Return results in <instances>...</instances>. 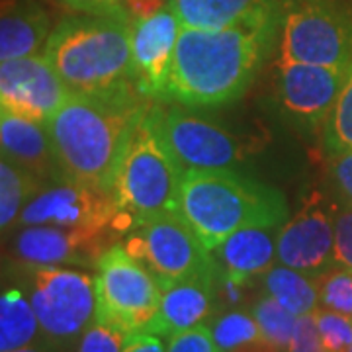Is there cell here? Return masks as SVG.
<instances>
[{
  "label": "cell",
  "mask_w": 352,
  "mask_h": 352,
  "mask_svg": "<svg viewBox=\"0 0 352 352\" xmlns=\"http://www.w3.org/2000/svg\"><path fill=\"white\" fill-rule=\"evenodd\" d=\"M126 340L127 333L122 329L94 319L80 337L78 352H124Z\"/></svg>",
  "instance_id": "30"
},
{
  "label": "cell",
  "mask_w": 352,
  "mask_h": 352,
  "mask_svg": "<svg viewBox=\"0 0 352 352\" xmlns=\"http://www.w3.org/2000/svg\"><path fill=\"white\" fill-rule=\"evenodd\" d=\"M280 28H182L166 100L184 108H219L245 94Z\"/></svg>",
  "instance_id": "2"
},
{
  "label": "cell",
  "mask_w": 352,
  "mask_h": 352,
  "mask_svg": "<svg viewBox=\"0 0 352 352\" xmlns=\"http://www.w3.org/2000/svg\"><path fill=\"white\" fill-rule=\"evenodd\" d=\"M182 28H280L284 0H168Z\"/></svg>",
  "instance_id": "17"
},
{
  "label": "cell",
  "mask_w": 352,
  "mask_h": 352,
  "mask_svg": "<svg viewBox=\"0 0 352 352\" xmlns=\"http://www.w3.org/2000/svg\"><path fill=\"white\" fill-rule=\"evenodd\" d=\"M278 98L282 108L307 129L325 127L349 69L278 59Z\"/></svg>",
  "instance_id": "14"
},
{
  "label": "cell",
  "mask_w": 352,
  "mask_h": 352,
  "mask_svg": "<svg viewBox=\"0 0 352 352\" xmlns=\"http://www.w3.org/2000/svg\"><path fill=\"white\" fill-rule=\"evenodd\" d=\"M151 124L164 147L184 170L233 168L249 153L256 151L254 143H247L226 127L188 112L182 106L166 110L153 108Z\"/></svg>",
  "instance_id": "10"
},
{
  "label": "cell",
  "mask_w": 352,
  "mask_h": 352,
  "mask_svg": "<svg viewBox=\"0 0 352 352\" xmlns=\"http://www.w3.org/2000/svg\"><path fill=\"white\" fill-rule=\"evenodd\" d=\"M110 227H24L14 243L20 261L32 266L57 264H94L110 247Z\"/></svg>",
  "instance_id": "16"
},
{
  "label": "cell",
  "mask_w": 352,
  "mask_h": 352,
  "mask_svg": "<svg viewBox=\"0 0 352 352\" xmlns=\"http://www.w3.org/2000/svg\"><path fill=\"white\" fill-rule=\"evenodd\" d=\"M319 307L352 317V272L346 268H329L317 274Z\"/></svg>",
  "instance_id": "28"
},
{
  "label": "cell",
  "mask_w": 352,
  "mask_h": 352,
  "mask_svg": "<svg viewBox=\"0 0 352 352\" xmlns=\"http://www.w3.org/2000/svg\"><path fill=\"white\" fill-rule=\"evenodd\" d=\"M166 352H221V349L215 342L212 329L198 325L170 335L166 340Z\"/></svg>",
  "instance_id": "32"
},
{
  "label": "cell",
  "mask_w": 352,
  "mask_h": 352,
  "mask_svg": "<svg viewBox=\"0 0 352 352\" xmlns=\"http://www.w3.org/2000/svg\"><path fill=\"white\" fill-rule=\"evenodd\" d=\"M286 352H327L323 342H321L319 331H317L315 311L298 317L296 331H294V337L289 340V346Z\"/></svg>",
  "instance_id": "33"
},
{
  "label": "cell",
  "mask_w": 352,
  "mask_h": 352,
  "mask_svg": "<svg viewBox=\"0 0 352 352\" xmlns=\"http://www.w3.org/2000/svg\"><path fill=\"white\" fill-rule=\"evenodd\" d=\"M28 298L41 335L53 342H73L96 319V282L78 270L34 266Z\"/></svg>",
  "instance_id": "9"
},
{
  "label": "cell",
  "mask_w": 352,
  "mask_h": 352,
  "mask_svg": "<svg viewBox=\"0 0 352 352\" xmlns=\"http://www.w3.org/2000/svg\"><path fill=\"white\" fill-rule=\"evenodd\" d=\"M50 36V16L36 0H2V14H0L2 61L39 55Z\"/></svg>",
  "instance_id": "21"
},
{
  "label": "cell",
  "mask_w": 352,
  "mask_h": 352,
  "mask_svg": "<svg viewBox=\"0 0 352 352\" xmlns=\"http://www.w3.org/2000/svg\"><path fill=\"white\" fill-rule=\"evenodd\" d=\"M335 263L352 272V201L335 206Z\"/></svg>",
  "instance_id": "31"
},
{
  "label": "cell",
  "mask_w": 352,
  "mask_h": 352,
  "mask_svg": "<svg viewBox=\"0 0 352 352\" xmlns=\"http://www.w3.org/2000/svg\"><path fill=\"white\" fill-rule=\"evenodd\" d=\"M233 352H282L280 349H276L272 342H268L266 339L261 340H254V342H249V344H245V346H241L237 351Z\"/></svg>",
  "instance_id": "38"
},
{
  "label": "cell",
  "mask_w": 352,
  "mask_h": 352,
  "mask_svg": "<svg viewBox=\"0 0 352 352\" xmlns=\"http://www.w3.org/2000/svg\"><path fill=\"white\" fill-rule=\"evenodd\" d=\"M331 173L335 176L340 192L352 201V151L339 153L331 157Z\"/></svg>",
  "instance_id": "35"
},
{
  "label": "cell",
  "mask_w": 352,
  "mask_h": 352,
  "mask_svg": "<svg viewBox=\"0 0 352 352\" xmlns=\"http://www.w3.org/2000/svg\"><path fill=\"white\" fill-rule=\"evenodd\" d=\"M215 280L217 268L210 276L192 278L166 286L163 289L159 314L151 323L149 333L168 339L180 331L204 325V321H208L210 315L214 314Z\"/></svg>",
  "instance_id": "19"
},
{
  "label": "cell",
  "mask_w": 352,
  "mask_h": 352,
  "mask_svg": "<svg viewBox=\"0 0 352 352\" xmlns=\"http://www.w3.org/2000/svg\"><path fill=\"white\" fill-rule=\"evenodd\" d=\"M69 94L43 53L0 63V112L47 126Z\"/></svg>",
  "instance_id": "11"
},
{
  "label": "cell",
  "mask_w": 352,
  "mask_h": 352,
  "mask_svg": "<svg viewBox=\"0 0 352 352\" xmlns=\"http://www.w3.org/2000/svg\"><path fill=\"white\" fill-rule=\"evenodd\" d=\"M315 323L327 352H346L352 344V317L317 307Z\"/></svg>",
  "instance_id": "29"
},
{
  "label": "cell",
  "mask_w": 352,
  "mask_h": 352,
  "mask_svg": "<svg viewBox=\"0 0 352 352\" xmlns=\"http://www.w3.org/2000/svg\"><path fill=\"white\" fill-rule=\"evenodd\" d=\"M182 25L168 8L131 24V61L135 87L147 100H166L175 51Z\"/></svg>",
  "instance_id": "15"
},
{
  "label": "cell",
  "mask_w": 352,
  "mask_h": 352,
  "mask_svg": "<svg viewBox=\"0 0 352 352\" xmlns=\"http://www.w3.org/2000/svg\"><path fill=\"white\" fill-rule=\"evenodd\" d=\"M96 319L124 333L149 331L163 298L157 278L126 247L113 245L96 263Z\"/></svg>",
  "instance_id": "7"
},
{
  "label": "cell",
  "mask_w": 352,
  "mask_h": 352,
  "mask_svg": "<svg viewBox=\"0 0 352 352\" xmlns=\"http://www.w3.org/2000/svg\"><path fill=\"white\" fill-rule=\"evenodd\" d=\"M251 314L263 331L264 339L272 342L282 352L288 351L289 340H292L294 331H296L298 317L289 314L284 305H280L270 296H263L261 300L252 303Z\"/></svg>",
  "instance_id": "26"
},
{
  "label": "cell",
  "mask_w": 352,
  "mask_h": 352,
  "mask_svg": "<svg viewBox=\"0 0 352 352\" xmlns=\"http://www.w3.org/2000/svg\"><path fill=\"white\" fill-rule=\"evenodd\" d=\"M278 38L282 61L349 69L352 6L344 0H284Z\"/></svg>",
  "instance_id": "6"
},
{
  "label": "cell",
  "mask_w": 352,
  "mask_h": 352,
  "mask_svg": "<svg viewBox=\"0 0 352 352\" xmlns=\"http://www.w3.org/2000/svg\"><path fill=\"white\" fill-rule=\"evenodd\" d=\"M346 352H352V344H351V349H349V351H346Z\"/></svg>",
  "instance_id": "40"
},
{
  "label": "cell",
  "mask_w": 352,
  "mask_h": 352,
  "mask_svg": "<svg viewBox=\"0 0 352 352\" xmlns=\"http://www.w3.org/2000/svg\"><path fill=\"white\" fill-rule=\"evenodd\" d=\"M282 226L258 223L235 231L214 251L217 268L243 284L264 276L278 263V237Z\"/></svg>",
  "instance_id": "18"
},
{
  "label": "cell",
  "mask_w": 352,
  "mask_h": 352,
  "mask_svg": "<svg viewBox=\"0 0 352 352\" xmlns=\"http://www.w3.org/2000/svg\"><path fill=\"white\" fill-rule=\"evenodd\" d=\"M264 292L296 317L314 314L319 307L317 280L302 270L276 264L264 274Z\"/></svg>",
  "instance_id": "22"
},
{
  "label": "cell",
  "mask_w": 352,
  "mask_h": 352,
  "mask_svg": "<svg viewBox=\"0 0 352 352\" xmlns=\"http://www.w3.org/2000/svg\"><path fill=\"white\" fill-rule=\"evenodd\" d=\"M210 329L221 352H233L249 342L264 339L263 331L254 321L252 314H245V311H227L219 315L217 319H214Z\"/></svg>",
  "instance_id": "27"
},
{
  "label": "cell",
  "mask_w": 352,
  "mask_h": 352,
  "mask_svg": "<svg viewBox=\"0 0 352 352\" xmlns=\"http://www.w3.org/2000/svg\"><path fill=\"white\" fill-rule=\"evenodd\" d=\"M323 143L331 157L352 151V61L346 71L344 85L340 88L339 98L323 127Z\"/></svg>",
  "instance_id": "25"
},
{
  "label": "cell",
  "mask_w": 352,
  "mask_h": 352,
  "mask_svg": "<svg viewBox=\"0 0 352 352\" xmlns=\"http://www.w3.org/2000/svg\"><path fill=\"white\" fill-rule=\"evenodd\" d=\"M65 6L78 14H110L120 10L116 0H63Z\"/></svg>",
  "instance_id": "37"
},
{
  "label": "cell",
  "mask_w": 352,
  "mask_h": 352,
  "mask_svg": "<svg viewBox=\"0 0 352 352\" xmlns=\"http://www.w3.org/2000/svg\"><path fill=\"white\" fill-rule=\"evenodd\" d=\"M43 55L71 92L90 96L139 92L131 61V24L122 10L67 16L51 30Z\"/></svg>",
  "instance_id": "3"
},
{
  "label": "cell",
  "mask_w": 352,
  "mask_h": 352,
  "mask_svg": "<svg viewBox=\"0 0 352 352\" xmlns=\"http://www.w3.org/2000/svg\"><path fill=\"white\" fill-rule=\"evenodd\" d=\"M39 333L41 327L30 298L16 288L4 289L0 298V352L32 346Z\"/></svg>",
  "instance_id": "23"
},
{
  "label": "cell",
  "mask_w": 352,
  "mask_h": 352,
  "mask_svg": "<svg viewBox=\"0 0 352 352\" xmlns=\"http://www.w3.org/2000/svg\"><path fill=\"white\" fill-rule=\"evenodd\" d=\"M124 352H166V349H164L163 340L159 339V335L141 331V333L127 335Z\"/></svg>",
  "instance_id": "36"
},
{
  "label": "cell",
  "mask_w": 352,
  "mask_h": 352,
  "mask_svg": "<svg viewBox=\"0 0 352 352\" xmlns=\"http://www.w3.org/2000/svg\"><path fill=\"white\" fill-rule=\"evenodd\" d=\"M168 0H122L120 2V10L124 12L129 24L151 18L157 12H161L164 8H168Z\"/></svg>",
  "instance_id": "34"
},
{
  "label": "cell",
  "mask_w": 352,
  "mask_h": 352,
  "mask_svg": "<svg viewBox=\"0 0 352 352\" xmlns=\"http://www.w3.org/2000/svg\"><path fill=\"white\" fill-rule=\"evenodd\" d=\"M116 2H118V4H120V2H122V0H116Z\"/></svg>",
  "instance_id": "41"
},
{
  "label": "cell",
  "mask_w": 352,
  "mask_h": 352,
  "mask_svg": "<svg viewBox=\"0 0 352 352\" xmlns=\"http://www.w3.org/2000/svg\"><path fill=\"white\" fill-rule=\"evenodd\" d=\"M0 145L4 159L20 164L41 180L61 176L47 126L10 112H0Z\"/></svg>",
  "instance_id": "20"
},
{
  "label": "cell",
  "mask_w": 352,
  "mask_h": 352,
  "mask_svg": "<svg viewBox=\"0 0 352 352\" xmlns=\"http://www.w3.org/2000/svg\"><path fill=\"white\" fill-rule=\"evenodd\" d=\"M120 215L113 192L63 178L55 186L41 188L20 215L22 227H112Z\"/></svg>",
  "instance_id": "12"
},
{
  "label": "cell",
  "mask_w": 352,
  "mask_h": 352,
  "mask_svg": "<svg viewBox=\"0 0 352 352\" xmlns=\"http://www.w3.org/2000/svg\"><path fill=\"white\" fill-rule=\"evenodd\" d=\"M180 214L214 252L235 231L258 223H286L282 192L231 168L186 170Z\"/></svg>",
  "instance_id": "4"
},
{
  "label": "cell",
  "mask_w": 352,
  "mask_h": 352,
  "mask_svg": "<svg viewBox=\"0 0 352 352\" xmlns=\"http://www.w3.org/2000/svg\"><path fill=\"white\" fill-rule=\"evenodd\" d=\"M151 108L153 102L139 92H71L47 124L61 178L112 192L122 161Z\"/></svg>",
  "instance_id": "1"
},
{
  "label": "cell",
  "mask_w": 352,
  "mask_h": 352,
  "mask_svg": "<svg viewBox=\"0 0 352 352\" xmlns=\"http://www.w3.org/2000/svg\"><path fill=\"white\" fill-rule=\"evenodd\" d=\"M41 192V178L2 157L0 163V227L6 233L24 208Z\"/></svg>",
  "instance_id": "24"
},
{
  "label": "cell",
  "mask_w": 352,
  "mask_h": 352,
  "mask_svg": "<svg viewBox=\"0 0 352 352\" xmlns=\"http://www.w3.org/2000/svg\"><path fill=\"white\" fill-rule=\"evenodd\" d=\"M10 352H45L43 349H39L36 344H32V346H24V349H18V351H10Z\"/></svg>",
  "instance_id": "39"
},
{
  "label": "cell",
  "mask_w": 352,
  "mask_h": 352,
  "mask_svg": "<svg viewBox=\"0 0 352 352\" xmlns=\"http://www.w3.org/2000/svg\"><path fill=\"white\" fill-rule=\"evenodd\" d=\"M335 206L314 194L280 229L278 264L317 276L335 266Z\"/></svg>",
  "instance_id": "13"
},
{
  "label": "cell",
  "mask_w": 352,
  "mask_h": 352,
  "mask_svg": "<svg viewBox=\"0 0 352 352\" xmlns=\"http://www.w3.org/2000/svg\"><path fill=\"white\" fill-rule=\"evenodd\" d=\"M124 247L145 264L163 289L176 282L210 276L217 268L214 252L201 243L182 214L141 223Z\"/></svg>",
  "instance_id": "8"
},
{
  "label": "cell",
  "mask_w": 352,
  "mask_h": 352,
  "mask_svg": "<svg viewBox=\"0 0 352 352\" xmlns=\"http://www.w3.org/2000/svg\"><path fill=\"white\" fill-rule=\"evenodd\" d=\"M184 173V166L153 129L149 112L131 141L113 182V198L120 208L113 229L139 227L164 215L180 214Z\"/></svg>",
  "instance_id": "5"
}]
</instances>
